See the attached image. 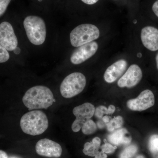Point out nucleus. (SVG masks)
Instances as JSON below:
<instances>
[{
    "label": "nucleus",
    "mask_w": 158,
    "mask_h": 158,
    "mask_svg": "<svg viewBox=\"0 0 158 158\" xmlns=\"http://www.w3.org/2000/svg\"><path fill=\"white\" fill-rule=\"evenodd\" d=\"M107 155L102 151L99 152L94 156V158H107Z\"/></svg>",
    "instance_id": "nucleus-26"
},
{
    "label": "nucleus",
    "mask_w": 158,
    "mask_h": 158,
    "mask_svg": "<svg viewBox=\"0 0 158 158\" xmlns=\"http://www.w3.org/2000/svg\"><path fill=\"white\" fill-rule=\"evenodd\" d=\"M127 62L124 59H121L109 66L104 73V78L108 83H112L123 74L127 68Z\"/></svg>",
    "instance_id": "nucleus-13"
},
{
    "label": "nucleus",
    "mask_w": 158,
    "mask_h": 158,
    "mask_svg": "<svg viewBox=\"0 0 158 158\" xmlns=\"http://www.w3.org/2000/svg\"><path fill=\"white\" fill-rule=\"evenodd\" d=\"M107 108L106 107L104 106H101L95 109V115L97 117L99 118H102L103 115L104 114H106Z\"/></svg>",
    "instance_id": "nucleus-23"
},
{
    "label": "nucleus",
    "mask_w": 158,
    "mask_h": 158,
    "mask_svg": "<svg viewBox=\"0 0 158 158\" xmlns=\"http://www.w3.org/2000/svg\"><path fill=\"white\" fill-rule=\"evenodd\" d=\"M116 110V108L113 105H110L107 109L106 114H112Z\"/></svg>",
    "instance_id": "nucleus-25"
},
{
    "label": "nucleus",
    "mask_w": 158,
    "mask_h": 158,
    "mask_svg": "<svg viewBox=\"0 0 158 158\" xmlns=\"http://www.w3.org/2000/svg\"><path fill=\"white\" fill-rule=\"evenodd\" d=\"M42 0H38V1H39L40 2H42Z\"/></svg>",
    "instance_id": "nucleus-34"
},
{
    "label": "nucleus",
    "mask_w": 158,
    "mask_h": 158,
    "mask_svg": "<svg viewBox=\"0 0 158 158\" xmlns=\"http://www.w3.org/2000/svg\"><path fill=\"white\" fill-rule=\"evenodd\" d=\"M142 78V72L138 65L133 64L118 80L117 85L121 88H131L138 85Z\"/></svg>",
    "instance_id": "nucleus-11"
},
{
    "label": "nucleus",
    "mask_w": 158,
    "mask_h": 158,
    "mask_svg": "<svg viewBox=\"0 0 158 158\" xmlns=\"http://www.w3.org/2000/svg\"><path fill=\"white\" fill-rule=\"evenodd\" d=\"M98 47L97 43L94 41L78 47L72 54L71 62L74 65L85 62L96 53Z\"/></svg>",
    "instance_id": "nucleus-9"
},
{
    "label": "nucleus",
    "mask_w": 158,
    "mask_h": 158,
    "mask_svg": "<svg viewBox=\"0 0 158 158\" xmlns=\"http://www.w3.org/2000/svg\"><path fill=\"white\" fill-rule=\"evenodd\" d=\"M110 122L112 124L114 128H119L123 125V118L121 116H118L111 119Z\"/></svg>",
    "instance_id": "nucleus-21"
},
{
    "label": "nucleus",
    "mask_w": 158,
    "mask_h": 158,
    "mask_svg": "<svg viewBox=\"0 0 158 158\" xmlns=\"http://www.w3.org/2000/svg\"><path fill=\"white\" fill-rule=\"evenodd\" d=\"M99 36V30L96 26L83 24L75 28L71 32V44L75 47H78L97 39Z\"/></svg>",
    "instance_id": "nucleus-4"
},
{
    "label": "nucleus",
    "mask_w": 158,
    "mask_h": 158,
    "mask_svg": "<svg viewBox=\"0 0 158 158\" xmlns=\"http://www.w3.org/2000/svg\"><path fill=\"white\" fill-rule=\"evenodd\" d=\"M86 85L85 76L80 73H74L69 75L62 81L60 85V92L65 98H71L81 93Z\"/></svg>",
    "instance_id": "nucleus-5"
},
{
    "label": "nucleus",
    "mask_w": 158,
    "mask_h": 158,
    "mask_svg": "<svg viewBox=\"0 0 158 158\" xmlns=\"http://www.w3.org/2000/svg\"><path fill=\"white\" fill-rule=\"evenodd\" d=\"M20 125L23 131L25 134L38 135L44 133L48 128V118L42 111L32 110L22 117Z\"/></svg>",
    "instance_id": "nucleus-2"
},
{
    "label": "nucleus",
    "mask_w": 158,
    "mask_h": 158,
    "mask_svg": "<svg viewBox=\"0 0 158 158\" xmlns=\"http://www.w3.org/2000/svg\"><path fill=\"white\" fill-rule=\"evenodd\" d=\"M156 62L157 67L158 69V53L157 54L156 56Z\"/></svg>",
    "instance_id": "nucleus-32"
},
{
    "label": "nucleus",
    "mask_w": 158,
    "mask_h": 158,
    "mask_svg": "<svg viewBox=\"0 0 158 158\" xmlns=\"http://www.w3.org/2000/svg\"><path fill=\"white\" fill-rule=\"evenodd\" d=\"M81 129L83 134L85 135H90L96 131L97 127L95 123L90 119L85 122Z\"/></svg>",
    "instance_id": "nucleus-17"
},
{
    "label": "nucleus",
    "mask_w": 158,
    "mask_h": 158,
    "mask_svg": "<svg viewBox=\"0 0 158 158\" xmlns=\"http://www.w3.org/2000/svg\"><path fill=\"white\" fill-rule=\"evenodd\" d=\"M106 126L107 127L108 130L109 131H113L115 129L113 126L112 125V124L110 122L107 123Z\"/></svg>",
    "instance_id": "nucleus-28"
},
{
    "label": "nucleus",
    "mask_w": 158,
    "mask_h": 158,
    "mask_svg": "<svg viewBox=\"0 0 158 158\" xmlns=\"http://www.w3.org/2000/svg\"><path fill=\"white\" fill-rule=\"evenodd\" d=\"M35 149L39 155L48 158H59L62 153L61 145L47 138L39 140L36 144Z\"/></svg>",
    "instance_id": "nucleus-8"
},
{
    "label": "nucleus",
    "mask_w": 158,
    "mask_h": 158,
    "mask_svg": "<svg viewBox=\"0 0 158 158\" xmlns=\"http://www.w3.org/2000/svg\"><path fill=\"white\" fill-rule=\"evenodd\" d=\"M11 0H0V17L6 12Z\"/></svg>",
    "instance_id": "nucleus-22"
},
{
    "label": "nucleus",
    "mask_w": 158,
    "mask_h": 158,
    "mask_svg": "<svg viewBox=\"0 0 158 158\" xmlns=\"http://www.w3.org/2000/svg\"><path fill=\"white\" fill-rule=\"evenodd\" d=\"M95 107L92 104L86 102L74 108L73 113L76 117L72 125V129L74 132L81 130L85 122L92 118L95 113Z\"/></svg>",
    "instance_id": "nucleus-6"
},
{
    "label": "nucleus",
    "mask_w": 158,
    "mask_h": 158,
    "mask_svg": "<svg viewBox=\"0 0 158 158\" xmlns=\"http://www.w3.org/2000/svg\"></svg>",
    "instance_id": "nucleus-35"
},
{
    "label": "nucleus",
    "mask_w": 158,
    "mask_h": 158,
    "mask_svg": "<svg viewBox=\"0 0 158 158\" xmlns=\"http://www.w3.org/2000/svg\"><path fill=\"white\" fill-rule=\"evenodd\" d=\"M83 2L87 5H92L97 2L99 0H81Z\"/></svg>",
    "instance_id": "nucleus-27"
},
{
    "label": "nucleus",
    "mask_w": 158,
    "mask_h": 158,
    "mask_svg": "<svg viewBox=\"0 0 158 158\" xmlns=\"http://www.w3.org/2000/svg\"><path fill=\"white\" fill-rule=\"evenodd\" d=\"M0 158H8L7 153L4 151L0 150Z\"/></svg>",
    "instance_id": "nucleus-29"
},
{
    "label": "nucleus",
    "mask_w": 158,
    "mask_h": 158,
    "mask_svg": "<svg viewBox=\"0 0 158 158\" xmlns=\"http://www.w3.org/2000/svg\"><path fill=\"white\" fill-rule=\"evenodd\" d=\"M101 142V139L98 137L94 138L91 142H86L84 145L83 153L88 156H95L99 152V149L100 147Z\"/></svg>",
    "instance_id": "nucleus-15"
},
{
    "label": "nucleus",
    "mask_w": 158,
    "mask_h": 158,
    "mask_svg": "<svg viewBox=\"0 0 158 158\" xmlns=\"http://www.w3.org/2000/svg\"><path fill=\"white\" fill-rule=\"evenodd\" d=\"M155 102L154 95L152 91L145 90L142 91L137 98L128 101L127 106L132 111H142L152 107Z\"/></svg>",
    "instance_id": "nucleus-7"
},
{
    "label": "nucleus",
    "mask_w": 158,
    "mask_h": 158,
    "mask_svg": "<svg viewBox=\"0 0 158 158\" xmlns=\"http://www.w3.org/2000/svg\"><path fill=\"white\" fill-rule=\"evenodd\" d=\"M102 120L105 123H108L110 121V117L108 116H103V117H102Z\"/></svg>",
    "instance_id": "nucleus-30"
},
{
    "label": "nucleus",
    "mask_w": 158,
    "mask_h": 158,
    "mask_svg": "<svg viewBox=\"0 0 158 158\" xmlns=\"http://www.w3.org/2000/svg\"><path fill=\"white\" fill-rule=\"evenodd\" d=\"M148 148L153 158H158V135L151 136L148 142Z\"/></svg>",
    "instance_id": "nucleus-16"
},
{
    "label": "nucleus",
    "mask_w": 158,
    "mask_h": 158,
    "mask_svg": "<svg viewBox=\"0 0 158 158\" xmlns=\"http://www.w3.org/2000/svg\"><path fill=\"white\" fill-rule=\"evenodd\" d=\"M108 139L110 143L116 146L120 145H128L131 142L132 138L127 130L121 128L117 130L110 135Z\"/></svg>",
    "instance_id": "nucleus-14"
},
{
    "label": "nucleus",
    "mask_w": 158,
    "mask_h": 158,
    "mask_svg": "<svg viewBox=\"0 0 158 158\" xmlns=\"http://www.w3.org/2000/svg\"><path fill=\"white\" fill-rule=\"evenodd\" d=\"M104 141L105 142V144L102 145L101 146L102 151L106 154H110L113 153L115 152V151L116 150L117 147L116 145L113 146L112 144L108 143L106 139L104 140Z\"/></svg>",
    "instance_id": "nucleus-19"
},
{
    "label": "nucleus",
    "mask_w": 158,
    "mask_h": 158,
    "mask_svg": "<svg viewBox=\"0 0 158 158\" xmlns=\"http://www.w3.org/2000/svg\"><path fill=\"white\" fill-rule=\"evenodd\" d=\"M54 101L53 94L50 89L41 85L30 88L23 98L24 105L29 110L47 109Z\"/></svg>",
    "instance_id": "nucleus-1"
},
{
    "label": "nucleus",
    "mask_w": 158,
    "mask_h": 158,
    "mask_svg": "<svg viewBox=\"0 0 158 158\" xmlns=\"http://www.w3.org/2000/svg\"><path fill=\"white\" fill-rule=\"evenodd\" d=\"M13 52H14V53L16 54V55H19V54L20 53L21 50L19 48L17 47L13 50Z\"/></svg>",
    "instance_id": "nucleus-31"
},
{
    "label": "nucleus",
    "mask_w": 158,
    "mask_h": 158,
    "mask_svg": "<svg viewBox=\"0 0 158 158\" xmlns=\"http://www.w3.org/2000/svg\"><path fill=\"white\" fill-rule=\"evenodd\" d=\"M23 26L27 37L34 45H40L45 41L46 28L45 22L41 18L30 15L26 18Z\"/></svg>",
    "instance_id": "nucleus-3"
},
{
    "label": "nucleus",
    "mask_w": 158,
    "mask_h": 158,
    "mask_svg": "<svg viewBox=\"0 0 158 158\" xmlns=\"http://www.w3.org/2000/svg\"><path fill=\"white\" fill-rule=\"evenodd\" d=\"M138 149V147L136 145H130L123 150L120 154L119 158H131L136 154Z\"/></svg>",
    "instance_id": "nucleus-18"
},
{
    "label": "nucleus",
    "mask_w": 158,
    "mask_h": 158,
    "mask_svg": "<svg viewBox=\"0 0 158 158\" xmlns=\"http://www.w3.org/2000/svg\"><path fill=\"white\" fill-rule=\"evenodd\" d=\"M136 158H145V157L143 155H139L137 156Z\"/></svg>",
    "instance_id": "nucleus-33"
},
{
    "label": "nucleus",
    "mask_w": 158,
    "mask_h": 158,
    "mask_svg": "<svg viewBox=\"0 0 158 158\" xmlns=\"http://www.w3.org/2000/svg\"><path fill=\"white\" fill-rule=\"evenodd\" d=\"M152 9L155 14L158 17V0L154 3L153 5Z\"/></svg>",
    "instance_id": "nucleus-24"
},
{
    "label": "nucleus",
    "mask_w": 158,
    "mask_h": 158,
    "mask_svg": "<svg viewBox=\"0 0 158 158\" xmlns=\"http://www.w3.org/2000/svg\"><path fill=\"white\" fill-rule=\"evenodd\" d=\"M18 42L13 27L7 22L0 24V44L7 51H12L17 47Z\"/></svg>",
    "instance_id": "nucleus-10"
},
{
    "label": "nucleus",
    "mask_w": 158,
    "mask_h": 158,
    "mask_svg": "<svg viewBox=\"0 0 158 158\" xmlns=\"http://www.w3.org/2000/svg\"><path fill=\"white\" fill-rule=\"evenodd\" d=\"M10 56L8 51L0 44V63H3L9 60Z\"/></svg>",
    "instance_id": "nucleus-20"
},
{
    "label": "nucleus",
    "mask_w": 158,
    "mask_h": 158,
    "mask_svg": "<svg viewBox=\"0 0 158 158\" xmlns=\"http://www.w3.org/2000/svg\"><path fill=\"white\" fill-rule=\"evenodd\" d=\"M141 41L143 45L150 51L158 50V30L154 27L147 26L141 30Z\"/></svg>",
    "instance_id": "nucleus-12"
}]
</instances>
